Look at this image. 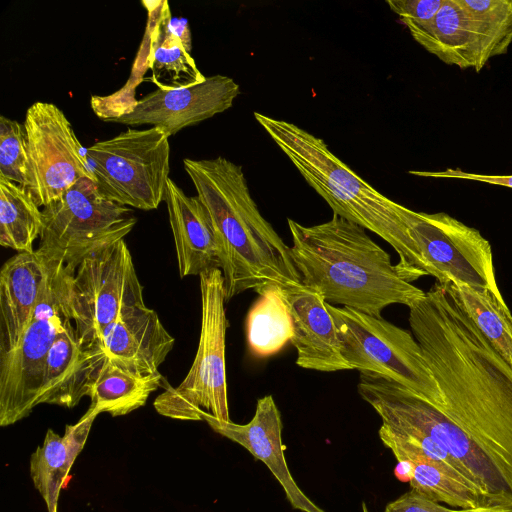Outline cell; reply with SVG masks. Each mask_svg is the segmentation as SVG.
Instances as JSON below:
<instances>
[{"mask_svg": "<svg viewBox=\"0 0 512 512\" xmlns=\"http://www.w3.org/2000/svg\"><path fill=\"white\" fill-rule=\"evenodd\" d=\"M378 434L394 454L399 466L407 469L412 491L460 509L487 506L477 487L461 474L428 459L382 425Z\"/></svg>", "mask_w": 512, "mask_h": 512, "instance_id": "18", "label": "cell"}, {"mask_svg": "<svg viewBox=\"0 0 512 512\" xmlns=\"http://www.w3.org/2000/svg\"><path fill=\"white\" fill-rule=\"evenodd\" d=\"M98 415L96 410L89 407L78 422L66 425L63 436L48 429L43 444L31 454L30 476L48 512H57L60 491L66 487L70 469Z\"/></svg>", "mask_w": 512, "mask_h": 512, "instance_id": "20", "label": "cell"}, {"mask_svg": "<svg viewBox=\"0 0 512 512\" xmlns=\"http://www.w3.org/2000/svg\"><path fill=\"white\" fill-rule=\"evenodd\" d=\"M42 226V210L27 190L0 175V244L17 252H33Z\"/></svg>", "mask_w": 512, "mask_h": 512, "instance_id": "26", "label": "cell"}, {"mask_svg": "<svg viewBox=\"0 0 512 512\" xmlns=\"http://www.w3.org/2000/svg\"><path fill=\"white\" fill-rule=\"evenodd\" d=\"M287 222L301 282L319 289L327 303L381 317L391 304L409 308L425 296L363 227L334 214L313 226Z\"/></svg>", "mask_w": 512, "mask_h": 512, "instance_id": "3", "label": "cell"}, {"mask_svg": "<svg viewBox=\"0 0 512 512\" xmlns=\"http://www.w3.org/2000/svg\"><path fill=\"white\" fill-rule=\"evenodd\" d=\"M444 0H388L390 9L399 16L403 24L423 23L432 20Z\"/></svg>", "mask_w": 512, "mask_h": 512, "instance_id": "29", "label": "cell"}, {"mask_svg": "<svg viewBox=\"0 0 512 512\" xmlns=\"http://www.w3.org/2000/svg\"><path fill=\"white\" fill-rule=\"evenodd\" d=\"M201 329L195 359L184 380L177 386H165L154 400L155 410L177 420H202L208 413L220 421H230L226 369L225 286L222 270L217 268L200 276Z\"/></svg>", "mask_w": 512, "mask_h": 512, "instance_id": "6", "label": "cell"}, {"mask_svg": "<svg viewBox=\"0 0 512 512\" xmlns=\"http://www.w3.org/2000/svg\"><path fill=\"white\" fill-rule=\"evenodd\" d=\"M171 28L176 36L182 41L186 51L191 53L192 44H191V34L189 31V27L187 21L185 19L176 18L171 19Z\"/></svg>", "mask_w": 512, "mask_h": 512, "instance_id": "32", "label": "cell"}, {"mask_svg": "<svg viewBox=\"0 0 512 512\" xmlns=\"http://www.w3.org/2000/svg\"><path fill=\"white\" fill-rule=\"evenodd\" d=\"M362 512H369L368 508H367V505L365 502H362Z\"/></svg>", "mask_w": 512, "mask_h": 512, "instance_id": "34", "label": "cell"}, {"mask_svg": "<svg viewBox=\"0 0 512 512\" xmlns=\"http://www.w3.org/2000/svg\"><path fill=\"white\" fill-rule=\"evenodd\" d=\"M409 324L440 391L441 406L385 379L371 407L382 425L439 444L487 506L512 507V367L445 284L436 281L409 307Z\"/></svg>", "mask_w": 512, "mask_h": 512, "instance_id": "1", "label": "cell"}, {"mask_svg": "<svg viewBox=\"0 0 512 512\" xmlns=\"http://www.w3.org/2000/svg\"><path fill=\"white\" fill-rule=\"evenodd\" d=\"M438 502L430 500L412 490L389 502L384 512H452Z\"/></svg>", "mask_w": 512, "mask_h": 512, "instance_id": "30", "label": "cell"}, {"mask_svg": "<svg viewBox=\"0 0 512 512\" xmlns=\"http://www.w3.org/2000/svg\"><path fill=\"white\" fill-rule=\"evenodd\" d=\"M27 146L24 125L0 116V175L21 186L26 177Z\"/></svg>", "mask_w": 512, "mask_h": 512, "instance_id": "28", "label": "cell"}, {"mask_svg": "<svg viewBox=\"0 0 512 512\" xmlns=\"http://www.w3.org/2000/svg\"><path fill=\"white\" fill-rule=\"evenodd\" d=\"M445 285L460 308L512 367V313L503 296L481 287Z\"/></svg>", "mask_w": 512, "mask_h": 512, "instance_id": "24", "label": "cell"}, {"mask_svg": "<svg viewBox=\"0 0 512 512\" xmlns=\"http://www.w3.org/2000/svg\"><path fill=\"white\" fill-rule=\"evenodd\" d=\"M409 173L432 178H454L466 179L484 182L493 185H499L512 188V175H486L464 172L460 169H446L444 171L428 172V171H409Z\"/></svg>", "mask_w": 512, "mask_h": 512, "instance_id": "31", "label": "cell"}, {"mask_svg": "<svg viewBox=\"0 0 512 512\" xmlns=\"http://www.w3.org/2000/svg\"><path fill=\"white\" fill-rule=\"evenodd\" d=\"M473 19L485 66L512 43V0H459Z\"/></svg>", "mask_w": 512, "mask_h": 512, "instance_id": "27", "label": "cell"}, {"mask_svg": "<svg viewBox=\"0 0 512 512\" xmlns=\"http://www.w3.org/2000/svg\"><path fill=\"white\" fill-rule=\"evenodd\" d=\"M45 257L18 252L0 271V357L11 352L28 326L46 278Z\"/></svg>", "mask_w": 512, "mask_h": 512, "instance_id": "17", "label": "cell"}, {"mask_svg": "<svg viewBox=\"0 0 512 512\" xmlns=\"http://www.w3.org/2000/svg\"><path fill=\"white\" fill-rule=\"evenodd\" d=\"M85 158L107 199L145 211L164 201L170 179V144L162 129L128 128L88 147Z\"/></svg>", "mask_w": 512, "mask_h": 512, "instance_id": "7", "label": "cell"}, {"mask_svg": "<svg viewBox=\"0 0 512 512\" xmlns=\"http://www.w3.org/2000/svg\"><path fill=\"white\" fill-rule=\"evenodd\" d=\"M292 325L296 364L320 372L351 370L341 353L335 321L319 289L301 284L281 289Z\"/></svg>", "mask_w": 512, "mask_h": 512, "instance_id": "15", "label": "cell"}, {"mask_svg": "<svg viewBox=\"0 0 512 512\" xmlns=\"http://www.w3.org/2000/svg\"><path fill=\"white\" fill-rule=\"evenodd\" d=\"M164 202L181 278L221 269L220 246L212 218L199 197L188 196L170 178Z\"/></svg>", "mask_w": 512, "mask_h": 512, "instance_id": "16", "label": "cell"}, {"mask_svg": "<svg viewBox=\"0 0 512 512\" xmlns=\"http://www.w3.org/2000/svg\"><path fill=\"white\" fill-rule=\"evenodd\" d=\"M42 215L37 250L75 269L89 253L124 239L137 222L130 208L107 199L88 178L43 207Z\"/></svg>", "mask_w": 512, "mask_h": 512, "instance_id": "9", "label": "cell"}, {"mask_svg": "<svg viewBox=\"0 0 512 512\" xmlns=\"http://www.w3.org/2000/svg\"><path fill=\"white\" fill-rule=\"evenodd\" d=\"M254 117L334 215L380 236L396 251L397 265L403 270L409 256L408 223L414 210L384 196L305 129L260 112Z\"/></svg>", "mask_w": 512, "mask_h": 512, "instance_id": "4", "label": "cell"}, {"mask_svg": "<svg viewBox=\"0 0 512 512\" xmlns=\"http://www.w3.org/2000/svg\"><path fill=\"white\" fill-rule=\"evenodd\" d=\"M146 42V65L152 82L162 90H175L197 85L206 77L197 68L178 36L171 28L172 15L167 1L149 2Z\"/></svg>", "mask_w": 512, "mask_h": 512, "instance_id": "21", "label": "cell"}, {"mask_svg": "<svg viewBox=\"0 0 512 512\" xmlns=\"http://www.w3.org/2000/svg\"><path fill=\"white\" fill-rule=\"evenodd\" d=\"M27 163L23 187L39 207H45L83 178L94 181L83 147L64 112L38 101L26 111ZM95 182V181H94Z\"/></svg>", "mask_w": 512, "mask_h": 512, "instance_id": "11", "label": "cell"}, {"mask_svg": "<svg viewBox=\"0 0 512 512\" xmlns=\"http://www.w3.org/2000/svg\"><path fill=\"white\" fill-rule=\"evenodd\" d=\"M144 307L143 286L124 239L81 260L72 278L70 312L83 349L104 327Z\"/></svg>", "mask_w": 512, "mask_h": 512, "instance_id": "10", "label": "cell"}, {"mask_svg": "<svg viewBox=\"0 0 512 512\" xmlns=\"http://www.w3.org/2000/svg\"><path fill=\"white\" fill-rule=\"evenodd\" d=\"M174 344L158 314L146 306L104 327L84 350L92 360H108L148 376L159 372Z\"/></svg>", "mask_w": 512, "mask_h": 512, "instance_id": "13", "label": "cell"}, {"mask_svg": "<svg viewBox=\"0 0 512 512\" xmlns=\"http://www.w3.org/2000/svg\"><path fill=\"white\" fill-rule=\"evenodd\" d=\"M257 293L246 318L247 344L254 356L268 357L291 341L292 319L281 288L268 287Z\"/></svg>", "mask_w": 512, "mask_h": 512, "instance_id": "25", "label": "cell"}, {"mask_svg": "<svg viewBox=\"0 0 512 512\" xmlns=\"http://www.w3.org/2000/svg\"><path fill=\"white\" fill-rule=\"evenodd\" d=\"M92 370L89 355L77 340L72 322H69L46 356L36 406L75 407L88 394Z\"/></svg>", "mask_w": 512, "mask_h": 512, "instance_id": "22", "label": "cell"}, {"mask_svg": "<svg viewBox=\"0 0 512 512\" xmlns=\"http://www.w3.org/2000/svg\"><path fill=\"white\" fill-rule=\"evenodd\" d=\"M201 418L216 433L238 443L263 462L281 484L294 509L325 512L302 492L288 469L282 443L281 414L271 395L257 400L255 414L247 424L220 421L208 413H203Z\"/></svg>", "mask_w": 512, "mask_h": 512, "instance_id": "14", "label": "cell"}, {"mask_svg": "<svg viewBox=\"0 0 512 512\" xmlns=\"http://www.w3.org/2000/svg\"><path fill=\"white\" fill-rule=\"evenodd\" d=\"M338 331L341 353L350 369L390 378L440 407V391L422 349L408 330L382 317L326 303Z\"/></svg>", "mask_w": 512, "mask_h": 512, "instance_id": "8", "label": "cell"}, {"mask_svg": "<svg viewBox=\"0 0 512 512\" xmlns=\"http://www.w3.org/2000/svg\"><path fill=\"white\" fill-rule=\"evenodd\" d=\"M183 165L217 232L226 301L250 289L301 285L291 249L260 213L242 167L222 156Z\"/></svg>", "mask_w": 512, "mask_h": 512, "instance_id": "2", "label": "cell"}, {"mask_svg": "<svg viewBox=\"0 0 512 512\" xmlns=\"http://www.w3.org/2000/svg\"><path fill=\"white\" fill-rule=\"evenodd\" d=\"M90 360L93 370L87 396L90 407L99 414L127 415L144 406L152 392L167 385L160 372L141 376L108 360Z\"/></svg>", "mask_w": 512, "mask_h": 512, "instance_id": "23", "label": "cell"}, {"mask_svg": "<svg viewBox=\"0 0 512 512\" xmlns=\"http://www.w3.org/2000/svg\"><path fill=\"white\" fill-rule=\"evenodd\" d=\"M405 26L418 44L445 64L476 72L484 67L473 19L459 0H444L432 20Z\"/></svg>", "mask_w": 512, "mask_h": 512, "instance_id": "19", "label": "cell"}, {"mask_svg": "<svg viewBox=\"0 0 512 512\" xmlns=\"http://www.w3.org/2000/svg\"><path fill=\"white\" fill-rule=\"evenodd\" d=\"M42 255L47 272L38 303L17 346L0 357L2 427L13 425L32 413L48 351L72 322L70 296L76 269L57 256Z\"/></svg>", "mask_w": 512, "mask_h": 512, "instance_id": "5", "label": "cell"}, {"mask_svg": "<svg viewBox=\"0 0 512 512\" xmlns=\"http://www.w3.org/2000/svg\"><path fill=\"white\" fill-rule=\"evenodd\" d=\"M452 512H512V507L507 506H479L453 510Z\"/></svg>", "mask_w": 512, "mask_h": 512, "instance_id": "33", "label": "cell"}, {"mask_svg": "<svg viewBox=\"0 0 512 512\" xmlns=\"http://www.w3.org/2000/svg\"><path fill=\"white\" fill-rule=\"evenodd\" d=\"M239 94L240 87L232 78L214 75L186 88H157L110 121L125 125L149 124L170 137L228 110Z\"/></svg>", "mask_w": 512, "mask_h": 512, "instance_id": "12", "label": "cell"}]
</instances>
